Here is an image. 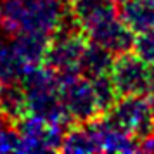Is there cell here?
Masks as SVG:
<instances>
[{
	"instance_id": "6da1fadb",
	"label": "cell",
	"mask_w": 154,
	"mask_h": 154,
	"mask_svg": "<svg viewBox=\"0 0 154 154\" xmlns=\"http://www.w3.org/2000/svg\"><path fill=\"white\" fill-rule=\"evenodd\" d=\"M69 16L63 0H2L0 28L9 36L21 33L52 36Z\"/></svg>"
},
{
	"instance_id": "7a4b0ae2",
	"label": "cell",
	"mask_w": 154,
	"mask_h": 154,
	"mask_svg": "<svg viewBox=\"0 0 154 154\" xmlns=\"http://www.w3.org/2000/svg\"><path fill=\"white\" fill-rule=\"evenodd\" d=\"M19 82L26 94L28 114H35L63 126L69 123L59 95V73L49 66L42 68L40 64H35L23 71Z\"/></svg>"
},
{
	"instance_id": "3957f363",
	"label": "cell",
	"mask_w": 154,
	"mask_h": 154,
	"mask_svg": "<svg viewBox=\"0 0 154 154\" xmlns=\"http://www.w3.org/2000/svg\"><path fill=\"white\" fill-rule=\"evenodd\" d=\"M88 38L73 21L71 12L68 19L54 35L50 36L49 47L45 52V66L59 75L64 73H80V61L85 52Z\"/></svg>"
},
{
	"instance_id": "277c9868",
	"label": "cell",
	"mask_w": 154,
	"mask_h": 154,
	"mask_svg": "<svg viewBox=\"0 0 154 154\" xmlns=\"http://www.w3.org/2000/svg\"><path fill=\"white\" fill-rule=\"evenodd\" d=\"M59 95L69 123H88L102 116L92 80L82 73L59 75Z\"/></svg>"
},
{
	"instance_id": "5b68a950",
	"label": "cell",
	"mask_w": 154,
	"mask_h": 154,
	"mask_svg": "<svg viewBox=\"0 0 154 154\" xmlns=\"http://www.w3.org/2000/svg\"><path fill=\"white\" fill-rule=\"evenodd\" d=\"M111 123L139 140L154 130L152 95H123L106 112Z\"/></svg>"
},
{
	"instance_id": "8992f818",
	"label": "cell",
	"mask_w": 154,
	"mask_h": 154,
	"mask_svg": "<svg viewBox=\"0 0 154 154\" xmlns=\"http://www.w3.org/2000/svg\"><path fill=\"white\" fill-rule=\"evenodd\" d=\"M109 76L119 97L123 95L154 97V64L146 63L135 54L130 52L118 54Z\"/></svg>"
},
{
	"instance_id": "52a82bcc",
	"label": "cell",
	"mask_w": 154,
	"mask_h": 154,
	"mask_svg": "<svg viewBox=\"0 0 154 154\" xmlns=\"http://www.w3.org/2000/svg\"><path fill=\"white\" fill-rule=\"evenodd\" d=\"M21 135V152H47L59 151L64 137V126L52 123L49 119L26 114L17 123Z\"/></svg>"
},
{
	"instance_id": "ba28073f",
	"label": "cell",
	"mask_w": 154,
	"mask_h": 154,
	"mask_svg": "<svg viewBox=\"0 0 154 154\" xmlns=\"http://www.w3.org/2000/svg\"><path fill=\"white\" fill-rule=\"evenodd\" d=\"M95 137L99 152H135L139 151V140L130 133L111 123L107 118H95L88 121Z\"/></svg>"
},
{
	"instance_id": "9c48e42d",
	"label": "cell",
	"mask_w": 154,
	"mask_h": 154,
	"mask_svg": "<svg viewBox=\"0 0 154 154\" xmlns=\"http://www.w3.org/2000/svg\"><path fill=\"white\" fill-rule=\"evenodd\" d=\"M118 9L133 33L154 29V0H119Z\"/></svg>"
},
{
	"instance_id": "30bf717a",
	"label": "cell",
	"mask_w": 154,
	"mask_h": 154,
	"mask_svg": "<svg viewBox=\"0 0 154 154\" xmlns=\"http://www.w3.org/2000/svg\"><path fill=\"white\" fill-rule=\"evenodd\" d=\"M114 54L99 43L88 42L85 47V52L80 61V73L87 78H97L111 75L112 64H114Z\"/></svg>"
},
{
	"instance_id": "8fae6325",
	"label": "cell",
	"mask_w": 154,
	"mask_h": 154,
	"mask_svg": "<svg viewBox=\"0 0 154 154\" xmlns=\"http://www.w3.org/2000/svg\"><path fill=\"white\" fill-rule=\"evenodd\" d=\"M0 112H4L14 123L28 114L26 94L19 80L0 83Z\"/></svg>"
},
{
	"instance_id": "7c38bea8",
	"label": "cell",
	"mask_w": 154,
	"mask_h": 154,
	"mask_svg": "<svg viewBox=\"0 0 154 154\" xmlns=\"http://www.w3.org/2000/svg\"><path fill=\"white\" fill-rule=\"evenodd\" d=\"M50 36L35 35V33H21V35L11 36V42L14 45L17 56L26 66L40 64L45 57L47 47H49Z\"/></svg>"
},
{
	"instance_id": "4fadbf2b",
	"label": "cell",
	"mask_w": 154,
	"mask_h": 154,
	"mask_svg": "<svg viewBox=\"0 0 154 154\" xmlns=\"http://www.w3.org/2000/svg\"><path fill=\"white\" fill-rule=\"evenodd\" d=\"M63 152L71 154H87V152H99L95 137L92 133L88 123H75L64 132L61 149Z\"/></svg>"
},
{
	"instance_id": "5bb4252c",
	"label": "cell",
	"mask_w": 154,
	"mask_h": 154,
	"mask_svg": "<svg viewBox=\"0 0 154 154\" xmlns=\"http://www.w3.org/2000/svg\"><path fill=\"white\" fill-rule=\"evenodd\" d=\"M26 68L28 66L17 56L12 42L0 38V83L19 80Z\"/></svg>"
},
{
	"instance_id": "9a60e30c",
	"label": "cell",
	"mask_w": 154,
	"mask_h": 154,
	"mask_svg": "<svg viewBox=\"0 0 154 154\" xmlns=\"http://www.w3.org/2000/svg\"><path fill=\"white\" fill-rule=\"evenodd\" d=\"M92 80V87L95 92V99H97V104L100 107V112L106 114L112 107V104L118 100V92L116 87L112 83L111 76H97V78H90Z\"/></svg>"
},
{
	"instance_id": "2e32d148",
	"label": "cell",
	"mask_w": 154,
	"mask_h": 154,
	"mask_svg": "<svg viewBox=\"0 0 154 154\" xmlns=\"http://www.w3.org/2000/svg\"><path fill=\"white\" fill-rule=\"evenodd\" d=\"M132 50L135 52V56L144 59L146 63L154 64V29L137 33Z\"/></svg>"
},
{
	"instance_id": "e0dca14e",
	"label": "cell",
	"mask_w": 154,
	"mask_h": 154,
	"mask_svg": "<svg viewBox=\"0 0 154 154\" xmlns=\"http://www.w3.org/2000/svg\"><path fill=\"white\" fill-rule=\"evenodd\" d=\"M21 152V135L14 123L0 126V154Z\"/></svg>"
},
{
	"instance_id": "ac0fdd59",
	"label": "cell",
	"mask_w": 154,
	"mask_h": 154,
	"mask_svg": "<svg viewBox=\"0 0 154 154\" xmlns=\"http://www.w3.org/2000/svg\"><path fill=\"white\" fill-rule=\"evenodd\" d=\"M139 151L140 152L154 154V130L151 133H147L146 137L139 139Z\"/></svg>"
},
{
	"instance_id": "d6986e66",
	"label": "cell",
	"mask_w": 154,
	"mask_h": 154,
	"mask_svg": "<svg viewBox=\"0 0 154 154\" xmlns=\"http://www.w3.org/2000/svg\"><path fill=\"white\" fill-rule=\"evenodd\" d=\"M63 2H73V0H63Z\"/></svg>"
},
{
	"instance_id": "ffe728a7",
	"label": "cell",
	"mask_w": 154,
	"mask_h": 154,
	"mask_svg": "<svg viewBox=\"0 0 154 154\" xmlns=\"http://www.w3.org/2000/svg\"><path fill=\"white\" fill-rule=\"evenodd\" d=\"M116 2H119V0H116Z\"/></svg>"
},
{
	"instance_id": "44dd1931",
	"label": "cell",
	"mask_w": 154,
	"mask_h": 154,
	"mask_svg": "<svg viewBox=\"0 0 154 154\" xmlns=\"http://www.w3.org/2000/svg\"><path fill=\"white\" fill-rule=\"evenodd\" d=\"M0 2H2V0H0Z\"/></svg>"
}]
</instances>
